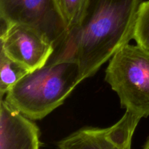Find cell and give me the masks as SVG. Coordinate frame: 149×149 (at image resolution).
Masks as SVG:
<instances>
[{
    "instance_id": "6da1fadb",
    "label": "cell",
    "mask_w": 149,
    "mask_h": 149,
    "mask_svg": "<svg viewBox=\"0 0 149 149\" xmlns=\"http://www.w3.org/2000/svg\"><path fill=\"white\" fill-rule=\"evenodd\" d=\"M142 0H90L82 22L68 33L49 61H71L81 81L133 39Z\"/></svg>"
},
{
    "instance_id": "8fae6325",
    "label": "cell",
    "mask_w": 149,
    "mask_h": 149,
    "mask_svg": "<svg viewBox=\"0 0 149 149\" xmlns=\"http://www.w3.org/2000/svg\"><path fill=\"white\" fill-rule=\"evenodd\" d=\"M143 149H149V137H148V139H147L145 145H144Z\"/></svg>"
},
{
    "instance_id": "277c9868",
    "label": "cell",
    "mask_w": 149,
    "mask_h": 149,
    "mask_svg": "<svg viewBox=\"0 0 149 149\" xmlns=\"http://www.w3.org/2000/svg\"><path fill=\"white\" fill-rule=\"evenodd\" d=\"M0 17L5 25L23 24L36 29L55 49L68 35L56 0H0Z\"/></svg>"
},
{
    "instance_id": "5b68a950",
    "label": "cell",
    "mask_w": 149,
    "mask_h": 149,
    "mask_svg": "<svg viewBox=\"0 0 149 149\" xmlns=\"http://www.w3.org/2000/svg\"><path fill=\"white\" fill-rule=\"evenodd\" d=\"M1 50L29 72L45 66L52 58L53 45L38 31L23 24H4Z\"/></svg>"
},
{
    "instance_id": "ba28073f",
    "label": "cell",
    "mask_w": 149,
    "mask_h": 149,
    "mask_svg": "<svg viewBox=\"0 0 149 149\" xmlns=\"http://www.w3.org/2000/svg\"><path fill=\"white\" fill-rule=\"evenodd\" d=\"M29 72L20 64L0 51V97L4 96Z\"/></svg>"
},
{
    "instance_id": "3957f363",
    "label": "cell",
    "mask_w": 149,
    "mask_h": 149,
    "mask_svg": "<svg viewBox=\"0 0 149 149\" xmlns=\"http://www.w3.org/2000/svg\"><path fill=\"white\" fill-rule=\"evenodd\" d=\"M105 80L122 107L140 119L149 116V49L127 44L110 60Z\"/></svg>"
},
{
    "instance_id": "52a82bcc",
    "label": "cell",
    "mask_w": 149,
    "mask_h": 149,
    "mask_svg": "<svg viewBox=\"0 0 149 149\" xmlns=\"http://www.w3.org/2000/svg\"><path fill=\"white\" fill-rule=\"evenodd\" d=\"M40 130L33 120L0 103V149H39Z\"/></svg>"
},
{
    "instance_id": "8992f818",
    "label": "cell",
    "mask_w": 149,
    "mask_h": 149,
    "mask_svg": "<svg viewBox=\"0 0 149 149\" xmlns=\"http://www.w3.org/2000/svg\"><path fill=\"white\" fill-rule=\"evenodd\" d=\"M129 111L112 126L80 129L58 143L59 149H131L134 132L141 121Z\"/></svg>"
},
{
    "instance_id": "30bf717a",
    "label": "cell",
    "mask_w": 149,
    "mask_h": 149,
    "mask_svg": "<svg viewBox=\"0 0 149 149\" xmlns=\"http://www.w3.org/2000/svg\"><path fill=\"white\" fill-rule=\"evenodd\" d=\"M133 39L137 45L149 49V0L140 6Z\"/></svg>"
},
{
    "instance_id": "7a4b0ae2",
    "label": "cell",
    "mask_w": 149,
    "mask_h": 149,
    "mask_svg": "<svg viewBox=\"0 0 149 149\" xmlns=\"http://www.w3.org/2000/svg\"><path fill=\"white\" fill-rule=\"evenodd\" d=\"M81 81L75 62L49 61L26 74L7 93L4 100L23 116L40 120L61 106Z\"/></svg>"
},
{
    "instance_id": "9c48e42d",
    "label": "cell",
    "mask_w": 149,
    "mask_h": 149,
    "mask_svg": "<svg viewBox=\"0 0 149 149\" xmlns=\"http://www.w3.org/2000/svg\"><path fill=\"white\" fill-rule=\"evenodd\" d=\"M68 29V33L82 22L90 0H56Z\"/></svg>"
}]
</instances>
